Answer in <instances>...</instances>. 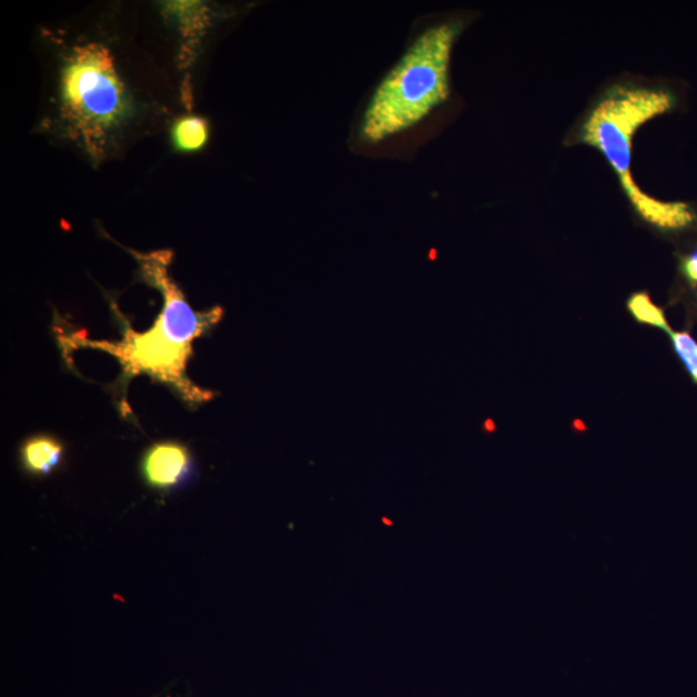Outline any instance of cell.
<instances>
[{"label":"cell","mask_w":697,"mask_h":697,"mask_svg":"<svg viewBox=\"0 0 697 697\" xmlns=\"http://www.w3.org/2000/svg\"><path fill=\"white\" fill-rule=\"evenodd\" d=\"M628 310L639 323L670 331L663 310L652 303L651 297L646 292L633 293L628 300Z\"/></svg>","instance_id":"ba28073f"},{"label":"cell","mask_w":697,"mask_h":697,"mask_svg":"<svg viewBox=\"0 0 697 697\" xmlns=\"http://www.w3.org/2000/svg\"><path fill=\"white\" fill-rule=\"evenodd\" d=\"M64 448L56 439L37 437L30 439L22 448V460L31 473L47 474L60 464Z\"/></svg>","instance_id":"8992f818"},{"label":"cell","mask_w":697,"mask_h":697,"mask_svg":"<svg viewBox=\"0 0 697 697\" xmlns=\"http://www.w3.org/2000/svg\"><path fill=\"white\" fill-rule=\"evenodd\" d=\"M130 110L108 48L99 43L74 47L61 74V113L71 137L99 158Z\"/></svg>","instance_id":"277c9868"},{"label":"cell","mask_w":697,"mask_h":697,"mask_svg":"<svg viewBox=\"0 0 697 697\" xmlns=\"http://www.w3.org/2000/svg\"><path fill=\"white\" fill-rule=\"evenodd\" d=\"M460 30L447 22L416 39L372 96L363 115L364 140L380 142L410 130L448 99L451 52Z\"/></svg>","instance_id":"6da1fadb"},{"label":"cell","mask_w":697,"mask_h":697,"mask_svg":"<svg viewBox=\"0 0 697 697\" xmlns=\"http://www.w3.org/2000/svg\"><path fill=\"white\" fill-rule=\"evenodd\" d=\"M208 132V123L203 118H182L173 127V141L180 150L194 152L206 145Z\"/></svg>","instance_id":"52a82bcc"},{"label":"cell","mask_w":697,"mask_h":697,"mask_svg":"<svg viewBox=\"0 0 697 697\" xmlns=\"http://www.w3.org/2000/svg\"><path fill=\"white\" fill-rule=\"evenodd\" d=\"M672 340L674 349L685 363L687 371L690 372L692 379L697 383V343L687 332H668Z\"/></svg>","instance_id":"9c48e42d"},{"label":"cell","mask_w":697,"mask_h":697,"mask_svg":"<svg viewBox=\"0 0 697 697\" xmlns=\"http://www.w3.org/2000/svg\"><path fill=\"white\" fill-rule=\"evenodd\" d=\"M674 96L659 88L614 87L590 112L581 127L580 141L605 155L634 210L661 229H682L695 216L682 202H663L642 192L632 176V141L642 124L672 110Z\"/></svg>","instance_id":"7a4b0ae2"},{"label":"cell","mask_w":697,"mask_h":697,"mask_svg":"<svg viewBox=\"0 0 697 697\" xmlns=\"http://www.w3.org/2000/svg\"><path fill=\"white\" fill-rule=\"evenodd\" d=\"M142 273L163 292L166 299L163 313L149 332L137 335L128 331L122 343L108 345V352L117 355L128 372H146L180 389L192 401L206 399L203 392L190 383L184 374L186 361L192 354L194 339L220 321L223 310L195 313L168 274L170 252L137 255Z\"/></svg>","instance_id":"3957f363"},{"label":"cell","mask_w":697,"mask_h":697,"mask_svg":"<svg viewBox=\"0 0 697 697\" xmlns=\"http://www.w3.org/2000/svg\"><path fill=\"white\" fill-rule=\"evenodd\" d=\"M192 469L188 450L179 443H158L148 451L142 464L150 485L171 488L184 482Z\"/></svg>","instance_id":"5b68a950"},{"label":"cell","mask_w":697,"mask_h":697,"mask_svg":"<svg viewBox=\"0 0 697 697\" xmlns=\"http://www.w3.org/2000/svg\"><path fill=\"white\" fill-rule=\"evenodd\" d=\"M682 272L692 284L697 286V251L683 259Z\"/></svg>","instance_id":"30bf717a"}]
</instances>
